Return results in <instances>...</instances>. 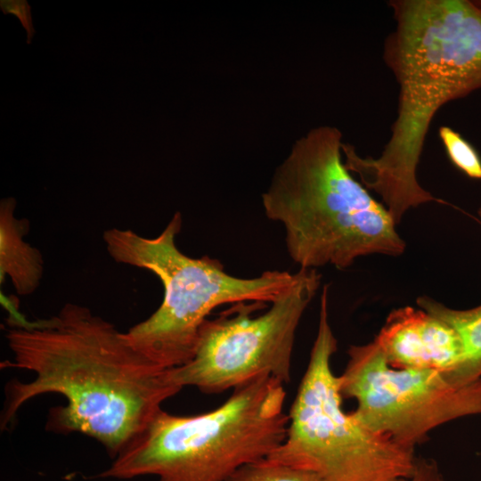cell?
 <instances>
[{"label": "cell", "instance_id": "1", "mask_svg": "<svg viewBox=\"0 0 481 481\" xmlns=\"http://www.w3.org/2000/svg\"><path fill=\"white\" fill-rule=\"evenodd\" d=\"M6 338L11 366L30 371L28 382L5 387L1 428L28 401L61 395L64 406L51 409L45 428L88 436L115 459L178 394L171 369L162 368L134 348L110 322L87 307L68 303L57 314L12 328Z\"/></svg>", "mask_w": 481, "mask_h": 481}, {"label": "cell", "instance_id": "2", "mask_svg": "<svg viewBox=\"0 0 481 481\" xmlns=\"http://www.w3.org/2000/svg\"><path fill=\"white\" fill-rule=\"evenodd\" d=\"M384 60L399 86L397 117L379 157L343 143L346 167L375 192L397 225L412 208L446 203L422 188L417 167L430 123L445 103L481 88V6L469 0H395Z\"/></svg>", "mask_w": 481, "mask_h": 481}, {"label": "cell", "instance_id": "3", "mask_svg": "<svg viewBox=\"0 0 481 481\" xmlns=\"http://www.w3.org/2000/svg\"><path fill=\"white\" fill-rule=\"evenodd\" d=\"M342 134L311 129L292 145L262 194L269 220L285 231L289 257L304 269H346L361 257L402 255L406 243L389 212L346 167Z\"/></svg>", "mask_w": 481, "mask_h": 481}, {"label": "cell", "instance_id": "4", "mask_svg": "<svg viewBox=\"0 0 481 481\" xmlns=\"http://www.w3.org/2000/svg\"><path fill=\"white\" fill-rule=\"evenodd\" d=\"M285 399L284 384L264 374L232 389L208 412L179 416L162 409L98 477L226 481L282 444L289 424Z\"/></svg>", "mask_w": 481, "mask_h": 481}, {"label": "cell", "instance_id": "5", "mask_svg": "<svg viewBox=\"0 0 481 481\" xmlns=\"http://www.w3.org/2000/svg\"><path fill=\"white\" fill-rule=\"evenodd\" d=\"M182 222L176 212L154 238L118 228L103 232L107 251L116 262L148 270L163 285L159 308L124 336L134 348L165 369L182 366L193 357L200 330L216 307L244 302L270 304L298 279V272L280 270L240 278L225 272L218 259L188 257L175 243Z\"/></svg>", "mask_w": 481, "mask_h": 481}, {"label": "cell", "instance_id": "6", "mask_svg": "<svg viewBox=\"0 0 481 481\" xmlns=\"http://www.w3.org/2000/svg\"><path fill=\"white\" fill-rule=\"evenodd\" d=\"M328 293L324 285L316 337L288 413L286 437L265 459L313 472L322 481H407L417 461L415 447L371 430L354 412L343 410L339 376L330 364L338 342Z\"/></svg>", "mask_w": 481, "mask_h": 481}, {"label": "cell", "instance_id": "7", "mask_svg": "<svg viewBox=\"0 0 481 481\" xmlns=\"http://www.w3.org/2000/svg\"><path fill=\"white\" fill-rule=\"evenodd\" d=\"M322 281L316 269L300 268L296 282L252 315L264 303H239L232 312L207 319L199 333L193 357L172 368L174 381L205 394H219L267 374L281 383L291 380L298 327Z\"/></svg>", "mask_w": 481, "mask_h": 481}, {"label": "cell", "instance_id": "8", "mask_svg": "<svg viewBox=\"0 0 481 481\" xmlns=\"http://www.w3.org/2000/svg\"><path fill=\"white\" fill-rule=\"evenodd\" d=\"M347 354L341 395L356 401L354 413L374 432L415 447L440 425L481 415V379L458 385L440 371L393 368L374 341Z\"/></svg>", "mask_w": 481, "mask_h": 481}, {"label": "cell", "instance_id": "9", "mask_svg": "<svg viewBox=\"0 0 481 481\" xmlns=\"http://www.w3.org/2000/svg\"><path fill=\"white\" fill-rule=\"evenodd\" d=\"M373 341L395 369H433L447 373L462 360L461 343L454 330L412 306L391 311Z\"/></svg>", "mask_w": 481, "mask_h": 481}, {"label": "cell", "instance_id": "10", "mask_svg": "<svg viewBox=\"0 0 481 481\" xmlns=\"http://www.w3.org/2000/svg\"><path fill=\"white\" fill-rule=\"evenodd\" d=\"M13 198L0 203V273L1 281L9 276L20 295H29L39 286L43 276V258L38 249L29 245L24 236L28 232L27 219L14 216Z\"/></svg>", "mask_w": 481, "mask_h": 481}, {"label": "cell", "instance_id": "11", "mask_svg": "<svg viewBox=\"0 0 481 481\" xmlns=\"http://www.w3.org/2000/svg\"><path fill=\"white\" fill-rule=\"evenodd\" d=\"M417 304L428 314L444 321L457 333L462 346V360L445 373L455 384L463 385L481 379V305L470 309H453L426 296Z\"/></svg>", "mask_w": 481, "mask_h": 481}, {"label": "cell", "instance_id": "12", "mask_svg": "<svg viewBox=\"0 0 481 481\" xmlns=\"http://www.w3.org/2000/svg\"><path fill=\"white\" fill-rule=\"evenodd\" d=\"M226 481H322L316 474L263 459L247 463Z\"/></svg>", "mask_w": 481, "mask_h": 481}, {"label": "cell", "instance_id": "13", "mask_svg": "<svg viewBox=\"0 0 481 481\" xmlns=\"http://www.w3.org/2000/svg\"><path fill=\"white\" fill-rule=\"evenodd\" d=\"M439 136L453 166L469 178L481 180V158L473 145L446 126L439 128Z\"/></svg>", "mask_w": 481, "mask_h": 481}, {"label": "cell", "instance_id": "14", "mask_svg": "<svg viewBox=\"0 0 481 481\" xmlns=\"http://www.w3.org/2000/svg\"><path fill=\"white\" fill-rule=\"evenodd\" d=\"M0 9L4 14H13L18 18L20 24L27 32V43L32 42L35 35L31 8L27 0H1Z\"/></svg>", "mask_w": 481, "mask_h": 481}, {"label": "cell", "instance_id": "15", "mask_svg": "<svg viewBox=\"0 0 481 481\" xmlns=\"http://www.w3.org/2000/svg\"><path fill=\"white\" fill-rule=\"evenodd\" d=\"M407 481H444V478L435 461L417 458L413 473Z\"/></svg>", "mask_w": 481, "mask_h": 481}, {"label": "cell", "instance_id": "16", "mask_svg": "<svg viewBox=\"0 0 481 481\" xmlns=\"http://www.w3.org/2000/svg\"><path fill=\"white\" fill-rule=\"evenodd\" d=\"M477 214H478V217H479V222L481 224V203H480V206L478 208Z\"/></svg>", "mask_w": 481, "mask_h": 481}, {"label": "cell", "instance_id": "17", "mask_svg": "<svg viewBox=\"0 0 481 481\" xmlns=\"http://www.w3.org/2000/svg\"><path fill=\"white\" fill-rule=\"evenodd\" d=\"M477 4L481 6V0L476 1Z\"/></svg>", "mask_w": 481, "mask_h": 481}]
</instances>
